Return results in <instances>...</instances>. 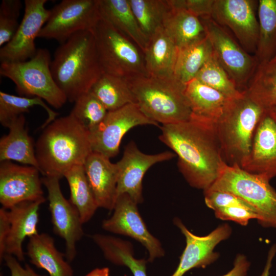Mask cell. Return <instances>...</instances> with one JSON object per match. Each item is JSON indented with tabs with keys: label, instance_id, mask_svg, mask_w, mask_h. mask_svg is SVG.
<instances>
[{
	"label": "cell",
	"instance_id": "9",
	"mask_svg": "<svg viewBox=\"0 0 276 276\" xmlns=\"http://www.w3.org/2000/svg\"><path fill=\"white\" fill-rule=\"evenodd\" d=\"M213 50V54L240 91L245 90L258 62L247 52L224 27L212 17L200 19Z\"/></svg>",
	"mask_w": 276,
	"mask_h": 276
},
{
	"label": "cell",
	"instance_id": "2",
	"mask_svg": "<svg viewBox=\"0 0 276 276\" xmlns=\"http://www.w3.org/2000/svg\"><path fill=\"white\" fill-rule=\"evenodd\" d=\"M35 149L40 173L60 179L72 167L83 165L93 152L90 133L70 113L43 128Z\"/></svg>",
	"mask_w": 276,
	"mask_h": 276
},
{
	"label": "cell",
	"instance_id": "37",
	"mask_svg": "<svg viewBox=\"0 0 276 276\" xmlns=\"http://www.w3.org/2000/svg\"><path fill=\"white\" fill-rule=\"evenodd\" d=\"M108 110L90 91L75 102L71 113L89 131H94L105 119Z\"/></svg>",
	"mask_w": 276,
	"mask_h": 276
},
{
	"label": "cell",
	"instance_id": "6",
	"mask_svg": "<svg viewBox=\"0 0 276 276\" xmlns=\"http://www.w3.org/2000/svg\"><path fill=\"white\" fill-rule=\"evenodd\" d=\"M270 180L249 173L238 166L225 164L219 176L208 190L225 191L250 205L263 227L276 228V191Z\"/></svg>",
	"mask_w": 276,
	"mask_h": 276
},
{
	"label": "cell",
	"instance_id": "42",
	"mask_svg": "<svg viewBox=\"0 0 276 276\" xmlns=\"http://www.w3.org/2000/svg\"><path fill=\"white\" fill-rule=\"evenodd\" d=\"M10 221L7 209H0V261H4L5 245L10 231Z\"/></svg>",
	"mask_w": 276,
	"mask_h": 276
},
{
	"label": "cell",
	"instance_id": "41",
	"mask_svg": "<svg viewBox=\"0 0 276 276\" xmlns=\"http://www.w3.org/2000/svg\"><path fill=\"white\" fill-rule=\"evenodd\" d=\"M4 261L10 272V276H44L38 274L28 264L23 267L13 256L6 254Z\"/></svg>",
	"mask_w": 276,
	"mask_h": 276
},
{
	"label": "cell",
	"instance_id": "20",
	"mask_svg": "<svg viewBox=\"0 0 276 276\" xmlns=\"http://www.w3.org/2000/svg\"><path fill=\"white\" fill-rule=\"evenodd\" d=\"M83 167L99 208L112 211L117 197L118 168L110 158L93 151Z\"/></svg>",
	"mask_w": 276,
	"mask_h": 276
},
{
	"label": "cell",
	"instance_id": "45",
	"mask_svg": "<svg viewBox=\"0 0 276 276\" xmlns=\"http://www.w3.org/2000/svg\"><path fill=\"white\" fill-rule=\"evenodd\" d=\"M109 269L107 267H103L101 268H96L90 272L87 273L85 276H109Z\"/></svg>",
	"mask_w": 276,
	"mask_h": 276
},
{
	"label": "cell",
	"instance_id": "7",
	"mask_svg": "<svg viewBox=\"0 0 276 276\" xmlns=\"http://www.w3.org/2000/svg\"><path fill=\"white\" fill-rule=\"evenodd\" d=\"M51 60L48 50L37 49L35 56L28 60L1 62L0 74L13 82L21 96L40 98L58 109L67 100L53 77Z\"/></svg>",
	"mask_w": 276,
	"mask_h": 276
},
{
	"label": "cell",
	"instance_id": "25",
	"mask_svg": "<svg viewBox=\"0 0 276 276\" xmlns=\"http://www.w3.org/2000/svg\"><path fill=\"white\" fill-rule=\"evenodd\" d=\"M8 128V133L0 140L1 162L14 160L34 167L40 171L35 145L26 126L24 114L14 120Z\"/></svg>",
	"mask_w": 276,
	"mask_h": 276
},
{
	"label": "cell",
	"instance_id": "10",
	"mask_svg": "<svg viewBox=\"0 0 276 276\" xmlns=\"http://www.w3.org/2000/svg\"><path fill=\"white\" fill-rule=\"evenodd\" d=\"M101 18L99 0H63L50 10L38 37L61 44L77 32L93 31Z\"/></svg>",
	"mask_w": 276,
	"mask_h": 276
},
{
	"label": "cell",
	"instance_id": "16",
	"mask_svg": "<svg viewBox=\"0 0 276 276\" xmlns=\"http://www.w3.org/2000/svg\"><path fill=\"white\" fill-rule=\"evenodd\" d=\"M40 172L36 168L11 161L1 162L0 203L9 209L22 202L45 198Z\"/></svg>",
	"mask_w": 276,
	"mask_h": 276
},
{
	"label": "cell",
	"instance_id": "22",
	"mask_svg": "<svg viewBox=\"0 0 276 276\" xmlns=\"http://www.w3.org/2000/svg\"><path fill=\"white\" fill-rule=\"evenodd\" d=\"M185 93L192 111L191 118L214 126L231 99L195 78L186 84Z\"/></svg>",
	"mask_w": 276,
	"mask_h": 276
},
{
	"label": "cell",
	"instance_id": "4",
	"mask_svg": "<svg viewBox=\"0 0 276 276\" xmlns=\"http://www.w3.org/2000/svg\"><path fill=\"white\" fill-rule=\"evenodd\" d=\"M125 79L135 103L151 120L163 125L190 120L192 111L185 93L186 85L174 77L148 76Z\"/></svg>",
	"mask_w": 276,
	"mask_h": 276
},
{
	"label": "cell",
	"instance_id": "43",
	"mask_svg": "<svg viewBox=\"0 0 276 276\" xmlns=\"http://www.w3.org/2000/svg\"><path fill=\"white\" fill-rule=\"evenodd\" d=\"M250 265V262L244 255L238 254L235 259L233 268L221 276H247Z\"/></svg>",
	"mask_w": 276,
	"mask_h": 276
},
{
	"label": "cell",
	"instance_id": "17",
	"mask_svg": "<svg viewBox=\"0 0 276 276\" xmlns=\"http://www.w3.org/2000/svg\"><path fill=\"white\" fill-rule=\"evenodd\" d=\"M175 156L174 152L168 151L146 154L140 150L133 141L130 142L124 149L122 158L116 163L118 168L117 197L127 194L136 203H141L143 201L142 181L146 172L153 165Z\"/></svg>",
	"mask_w": 276,
	"mask_h": 276
},
{
	"label": "cell",
	"instance_id": "39",
	"mask_svg": "<svg viewBox=\"0 0 276 276\" xmlns=\"http://www.w3.org/2000/svg\"><path fill=\"white\" fill-rule=\"evenodd\" d=\"M214 213L216 217L219 219L232 221L243 226L247 225L251 219H258L256 211L247 203L218 209Z\"/></svg>",
	"mask_w": 276,
	"mask_h": 276
},
{
	"label": "cell",
	"instance_id": "18",
	"mask_svg": "<svg viewBox=\"0 0 276 276\" xmlns=\"http://www.w3.org/2000/svg\"><path fill=\"white\" fill-rule=\"evenodd\" d=\"M174 223L186 238V245L180 257L179 263L171 276H183L194 268H205L219 258L214 251L215 247L231 236L232 229L227 224L219 225L207 235L199 236L193 234L178 218Z\"/></svg>",
	"mask_w": 276,
	"mask_h": 276
},
{
	"label": "cell",
	"instance_id": "35",
	"mask_svg": "<svg viewBox=\"0 0 276 276\" xmlns=\"http://www.w3.org/2000/svg\"><path fill=\"white\" fill-rule=\"evenodd\" d=\"M139 25L148 40L160 27L170 9L168 0H129Z\"/></svg>",
	"mask_w": 276,
	"mask_h": 276
},
{
	"label": "cell",
	"instance_id": "1",
	"mask_svg": "<svg viewBox=\"0 0 276 276\" xmlns=\"http://www.w3.org/2000/svg\"><path fill=\"white\" fill-rule=\"evenodd\" d=\"M160 128L159 139L177 155L178 169L188 183L203 191L209 189L226 164L215 126L191 118Z\"/></svg>",
	"mask_w": 276,
	"mask_h": 276
},
{
	"label": "cell",
	"instance_id": "12",
	"mask_svg": "<svg viewBox=\"0 0 276 276\" xmlns=\"http://www.w3.org/2000/svg\"><path fill=\"white\" fill-rule=\"evenodd\" d=\"M258 4L254 0H214L212 13L215 21L229 28L241 46L254 55L259 36Z\"/></svg>",
	"mask_w": 276,
	"mask_h": 276
},
{
	"label": "cell",
	"instance_id": "14",
	"mask_svg": "<svg viewBox=\"0 0 276 276\" xmlns=\"http://www.w3.org/2000/svg\"><path fill=\"white\" fill-rule=\"evenodd\" d=\"M137 204L127 194L119 195L112 215L102 223L103 229L128 236L139 242L147 249L148 261L163 257L165 251L159 241L148 230L138 211Z\"/></svg>",
	"mask_w": 276,
	"mask_h": 276
},
{
	"label": "cell",
	"instance_id": "33",
	"mask_svg": "<svg viewBox=\"0 0 276 276\" xmlns=\"http://www.w3.org/2000/svg\"><path fill=\"white\" fill-rule=\"evenodd\" d=\"M90 91L108 111L135 103L134 95L124 78L103 73Z\"/></svg>",
	"mask_w": 276,
	"mask_h": 276
},
{
	"label": "cell",
	"instance_id": "34",
	"mask_svg": "<svg viewBox=\"0 0 276 276\" xmlns=\"http://www.w3.org/2000/svg\"><path fill=\"white\" fill-rule=\"evenodd\" d=\"M42 107L47 112L48 118L42 126L44 128L56 119L57 113L51 109L41 98L18 96L0 91V123L8 127L11 123L34 106Z\"/></svg>",
	"mask_w": 276,
	"mask_h": 276
},
{
	"label": "cell",
	"instance_id": "27",
	"mask_svg": "<svg viewBox=\"0 0 276 276\" xmlns=\"http://www.w3.org/2000/svg\"><path fill=\"white\" fill-rule=\"evenodd\" d=\"M170 5L171 8L165 19L163 27L178 49L206 36L205 28L199 17L184 9Z\"/></svg>",
	"mask_w": 276,
	"mask_h": 276
},
{
	"label": "cell",
	"instance_id": "38",
	"mask_svg": "<svg viewBox=\"0 0 276 276\" xmlns=\"http://www.w3.org/2000/svg\"><path fill=\"white\" fill-rule=\"evenodd\" d=\"M22 7L19 0H3L0 6V47L9 42L19 24L18 18Z\"/></svg>",
	"mask_w": 276,
	"mask_h": 276
},
{
	"label": "cell",
	"instance_id": "32",
	"mask_svg": "<svg viewBox=\"0 0 276 276\" xmlns=\"http://www.w3.org/2000/svg\"><path fill=\"white\" fill-rule=\"evenodd\" d=\"M259 36L255 57L258 64L276 55V0H259L258 4Z\"/></svg>",
	"mask_w": 276,
	"mask_h": 276
},
{
	"label": "cell",
	"instance_id": "8",
	"mask_svg": "<svg viewBox=\"0 0 276 276\" xmlns=\"http://www.w3.org/2000/svg\"><path fill=\"white\" fill-rule=\"evenodd\" d=\"M93 32L103 73L124 78L149 76L142 50L109 23L101 18Z\"/></svg>",
	"mask_w": 276,
	"mask_h": 276
},
{
	"label": "cell",
	"instance_id": "44",
	"mask_svg": "<svg viewBox=\"0 0 276 276\" xmlns=\"http://www.w3.org/2000/svg\"><path fill=\"white\" fill-rule=\"evenodd\" d=\"M276 254V244H273L270 248L263 271L260 276H269L272 266V262Z\"/></svg>",
	"mask_w": 276,
	"mask_h": 276
},
{
	"label": "cell",
	"instance_id": "3",
	"mask_svg": "<svg viewBox=\"0 0 276 276\" xmlns=\"http://www.w3.org/2000/svg\"><path fill=\"white\" fill-rule=\"evenodd\" d=\"M53 77L72 102L89 91L103 74L92 31L77 32L56 50L51 62Z\"/></svg>",
	"mask_w": 276,
	"mask_h": 276
},
{
	"label": "cell",
	"instance_id": "47",
	"mask_svg": "<svg viewBox=\"0 0 276 276\" xmlns=\"http://www.w3.org/2000/svg\"><path fill=\"white\" fill-rule=\"evenodd\" d=\"M275 116V115H274Z\"/></svg>",
	"mask_w": 276,
	"mask_h": 276
},
{
	"label": "cell",
	"instance_id": "24",
	"mask_svg": "<svg viewBox=\"0 0 276 276\" xmlns=\"http://www.w3.org/2000/svg\"><path fill=\"white\" fill-rule=\"evenodd\" d=\"M26 255L30 262L45 270L50 276H73L74 271L65 255L59 251L48 234L38 233L29 238Z\"/></svg>",
	"mask_w": 276,
	"mask_h": 276
},
{
	"label": "cell",
	"instance_id": "5",
	"mask_svg": "<svg viewBox=\"0 0 276 276\" xmlns=\"http://www.w3.org/2000/svg\"><path fill=\"white\" fill-rule=\"evenodd\" d=\"M265 110L244 90L240 96L228 99L215 125L227 165L242 168L248 156L255 129Z\"/></svg>",
	"mask_w": 276,
	"mask_h": 276
},
{
	"label": "cell",
	"instance_id": "48",
	"mask_svg": "<svg viewBox=\"0 0 276 276\" xmlns=\"http://www.w3.org/2000/svg\"></svg>",
	"mask_w": 276,
	"mask_h": 276
},
{
	"label": "cell",
	"instance_id": "26",
	"mask_svg": "<svg viewBox=\"0 0 276 276\" xmlns=\"http://www.w3.org/2000/svg\"><path fill=\"white\" fill-rule=\"evenodd\" d=\"M101 18L133 41L144 53L148 40L132 11L129 0H99Z\"/></svg>",
	"mask_w": 276,
	"mask_h": 276
},
{
	"label": "cell",
	"instance_id": "13",
	"mask_svg": "<svg viewBox=\"0 0 276 276\" xmlns=\"http://www.w3.org/2000/svg\"><path fill=\"white\" fill-rule=\"evenodd\" d=\"M42 184L48 191L51 222L55 234L65 243V259L70 263L77 255L76 245L84 233L82 223L77 209L63 196L60 186V179L43 176Z\"/></svg>",
	"mask_w": 276,
	"mask_h": 276
},
{
	"label": "cell",
	"instance_id": "19",
	"mask_svg": "<svg viewBox=\"0 0 276 276\" xmlns=\"http://www.w3.org/2000/svg\"><path fill=\"white\" fill-rule=\"evenodd\" d=\"M242 168L270 180L276 176V117L270 110L264 111L257 125Z\"/></svg>",
	"mask_w": 276,
	"mask_h": 276
},
{
	"label": "cell",
	"instance_id": "29",
	"mask_svg": "<svg viewBox=\"0 0 276 276\" xmlns=\"http://www.w3.org/2000/svg\"><path fill=\"white\" fill-rule=\"evenodd\" d=\"M244 91L264 109L276 107V55L258 64Z\"/></svg>",
	"mask_w": 276,
	"mask_h": 276
},
{
	"label": "cell",
	"instance_id": "31",
	"mask_svg": "<svg viewBox=\"0 0 276 276\" xmlns=\"http://www.w3.org/2000/svg\"><path fill=\"white\" fill-rule=\"evenodd\" d=\"M64 177L70 188V201L78 210L84 224L91 219L99 207L83 165L72 167L65 173Z\"/></svg>",
	"mask_w": 276,
	"mask_h": 276
},
{
	"label": "cell",
	"instance_id": "11",
	"mask_svg": "<svg viewBox=\"0 0 276 276\" xmlns=\"http://www.w3.org/2000/svg\"><path fill=\"white\" fill-rule=\"evenodd\" d=\"M146 125L158 126L135 103L109 111L103 121L90 133L93 151L109 158L113 157L118 154L122 139L129 130L135 126Z\"/></svg>",
	"mask_w": 276,
	"mask_h": 276
},
{
	"label": "cell",
	"instance_id": "36",
	"mask_svg": "<svg viewBox=\"0 0 276 276\" xmlns=\"http://www.w3.org/2000/svg\"><path fill=\"white\" fill-rule=\"evenodd\" d=\"M195 79L219 91L228 98L238 97L243 92L237 88L213 53L199 71Z\"/></svg>",
	"mask_w": 276,
	"mask_h": 276
},
{
	"label": "cell",
	"instance_id": "23",
	"mask_svg": "<svg viewBox=\"0 0 276 276\" xmlns=\"http://www.w3.org/2000/svg\"><path fill=\"white\" fill-rule=\"evenodd\" d=\"M178 48L162 26L149 39L144 52V60L149 76L158 78L174 77Z\"/></svg>",
	"mask_w": 276,
	"mask_h": 276
},
{
	"label": "cell",
	"instance_id": "40",
	"mask_svg": "<svg viewBox=\"0 0 276 276\" xmlns=\"http://www.w3.org/2000/svg\"><path fill=\"white\" fill-rule=\"evenodd\" d=\"M173 7L184 9L200 19L212 17L214 0H168Z\"/></svg>",
	"mask_w": 276,
	"mask_h": 276
},
{
	"label": "cell",
	"instance_id": "46",
	"mask_svg": "<svg viewBox=\"0 0 276 276\" xmlns=\"http://www.w3.org/2000/svg\"><path fill=\"white\" fill-rule=\"evenodd\" d=\"M276 117V107L270 110Z\"/></svg>",
	"mask_w": 276,
	"mask_h": 276
},
{
	"label": "cell",
	"instance_id": "21",
	"mask_svg": "<svg viewBox=\"0 0 276 276\" xmlns=\"http://www.w3.org/2000/svg\"><path fill=\"white\" fill-rule=\"evenodd\" d=\"M45 198L18 203L8 210L10 231L5 245V255L15 257L19 262L25 260L22 243L25 239L38 234L39 210Z\"/></svg>",
	"mask_w": 276,
	"mask_h": 276
},
{
	"label": "cell",
	"instance_id": "28",
	"mask_svg": "<svg viewBox=\"0 0 276 276\" xmlns=\"http://www.w3.org/2000/svg\"><path fill=\"white\" fill-rule=\"evenodd\" d=\"M91 238L102 251L104 258L119 266L127 267L133 276H147V261L134 257L132 244L127 241L110 235L95 234Z\"/></svg>",
	"mask_w": 276,
	"mask_h": 276
},
{
	"label": "cell",
	"instance_id": "15",
	"mask_svg": "<svg viewBox=\"0 0 276 276\" xmlns=\"http://www.w3.org/2000/svg\"><path fill=\"white\" fill-rule=\"evenodd\" d=\"M47 0H25V12L19 27L11 40L1 48V62L28 60L36 54L35 39L47 21L50 10Z\"/></svg>",
	"mask_w": 276,
	"mask_h": 276
},
{
	"label": "cell",
	"instance_id": "30",
	"mask_svg": "<svg viewBox=\"0 0 276 276\" xmlns=\"http://www.w3.org/2000/svg\"><path fill=\"white\" fill-rule=\"evenodd\" d=\"M212 53V48L206 35L190 45L179 49L174 77L186 85L195 78Z\"/></svg>",
	"mask_w": 276,
	"mask_h": 276
}]
</instances>
